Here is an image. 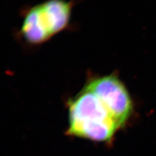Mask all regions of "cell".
<instances>
[{
    "label": "cell",
    "instance_id": "6da1fadb",
    "mask_svg": "<svg viewBox=\"0 0 156 156\" xmlns=\"http://www.w3.org/2000/svg\"><path fill=\"white\" fill-rule=\"evenodd\" d=\"M69 126L67 134L96 142H108L119 129L100 99L83 88L68 102Z\"/></svg>",
    "mask_w": 156,
    "mask_h": 156
},
{
    "label": "cell",
    "instance_id": "7a4b0ae2",
    "mask_svg": "<svg viewBox=\"0 0 156 156\" xmlns=\"http://www.w3.org/2000/svg\"><path fill=\"white\" fill-rule=\"evenodd\" d=\"M74 1L46 0L23 11L17 35L25 44L42 45L70 26Z\"/></svg>",
    "mask_w": 156,
    "mask_h": 156
},
{
    "label": "cell",
    "instance_id": "3957f363",
    "mask_svg": "<svg viewBox=\"0 0 156 156\" xmlns=\"http://www.w3.org/2000/svg\"><path fill=\"white\" fill-rule=\"evenodd\" d=\"M84 88L100 99L119 128L125 126L132 114L133 105L126 86L117 75L92 76Z\"/></svg>",
    "mask_w": 156,
    "mask_h": 156
}]
</instances>
